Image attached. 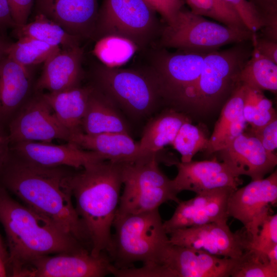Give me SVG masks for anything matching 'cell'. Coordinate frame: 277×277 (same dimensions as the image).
<instances>
[{
	"mask_svg": "<svg viewBox=\"0 0 277 277\" xmlns=\"http://www.w3.org/2000/svg\"><path fill=\"white\" fill-rule=\"evenodd\" d=\"M68 168L37 165L10 149L0 170V185L90 250L88 234L73 203V172Z\"/></svg>",
	"mask_w": 277,
	"mask_h": 277,
	"instance_id": "1",
	"label": "cell"
},
{
	"mask_svg": "<svg viewBox=\"0 0 277 277\" xmlns=\"http://www.w3.org/2000/svg\"><path fill=\"white\" fill-rule=\"evenodd\" d=\"M0 223L6 236L11 276L17 277L38 256L88 249L50 220L15 201L1 185Z\"/></svg>",
	"mask_w": 277,
	"mask_h": 277,
	"instance_id": "2",
	"label": "cell"
},
{
	"mask_svg": "<svg viewBox=\"0 0 277 277\" xmlns=\"http://www.w3.org/2000/svg\"><path fill=\"white\" fill-rule=\"evenodd\" d=\"M75 208L88 234L90 253L98 256L109 249L118 208L121 163L109 160L89 165L73 172L70 181Z\"/></svg>",
	"mask_w": 277,
	"mask_h": 277,
	"instance_id": "3",
	"label": "cell"
},
{
	"mask_svg": "<svg viewBox=\"0 0 277 277\" xmlns=\"http://www.w3.org/2000/svg\"><path fill=\"white\" fill-rule=\"evenodd\" d=\"M252 50L251 41L208 52L194 87L187 113L205 115L222 108L241 84V70Z\"/></svg>",
	"mask_w": 277,
	"mask_h": 277,
	"instance_id": "4",
	"label": "cell"
},
{
	"mask_svg": "<svg viewBox=\"0 0 277 277\" xmlns=\"http://www.w3.org/2000/svg\"><path fill=\"white\" fill-rule=\"evenodd\" d=\"M110 247L106 253L117 269L130 267L136 262L156 264L168 242L159 209L136 214L116 215Z\"/></svg>",
	"mask_w": 277,
	"mask_h": 277,
	"instance_id": "5",
	"label": "cell"
},
{
	"mask_svg": "<svg viewBox=\"0 0 277 277\" xmlns=\"http://www.w3.org/2000/svg\"><path fill=\"white\" fill-rule=\"evenodd\" d=\"M207 52L177 50L152 46L140 53L141 64L154 77L162 103L187 114L195 84Z\"/></svg>",
	"mask_w": 277,
	"mask_h": 277,
	"instance_id": "6",
	"label": "cell"
},
{
	"mask_svg": "<svg viewBox=\"0 0 277 277\" xmlns=\"http://www.w3.org/2000/svg\"><path fill=\"white\" fill-rule=\"evenodd\" d=\"M94 87L134 119L151 114L162 103L157 83L144 66L110 67L94 63L90 72Z\"/></svg>",
	"mask_w": 277,
	"mask_h": 277,
	"instance_id": "7",
	"label": "cell"
},
{
	"mask_svg": "<svg viewBox=\"0 0 277 277\" xmlns=\"http://www.w3.org/2000/svg\"><path fill=\"white\" fill-rule=\"evenodd\" d=\"M144 0H103L91 39L117 36L133 43L141 53L153 46L164 23Z\"/></svg>",
	"mask_w": 277,
	"mask_h": 277,
	"instance_id": "8",
	"label": "cell"
},
{
	"mask_svg": "<svg viewBox=\"0 0 277 277\" xmlns=\"http://www.w3.org/2000/svg\"><path fill=\"white\" fill-rule=\"evenodd\" d=\"M159 164L158 154L121 163L124 190L116 215L150 211L168 201L180 202L171 180L161 170Z\"/></svg>",
	"mask_w": 277,
	"mask_h": 277,
	"instance_id": "9",
	"label": "cell"
},
{
	"mask_svg": "<svg viewBox=\"0 0 277 277\" xmlns=\"http://www.w3.org/2000/svg\"><path fill=\"white\" fill-rule=\"evenodd\" d=\"M248 29L229 27L182 9L170 25L163 24L153 46L192 52H211L221 47L251 41Z\"/></svg>",
	"mask_w": 277,
	"mask_h": 277,
	"instance_id": "10",
	"label": "cell"
},
{
	"mask_svg": "<svg viewBox=\"0 0 277 277\" xmlns=\"http://www.w3.org/2000/svg\"><path fill=\"white\" fill-rule=\"evenodd\" d=\"M167 234L172 244L235 260L249 249L251 242L244 227L233 232L227 222L180 228Z\"/></svg>",
	"mask_w": 277,
	"mask_h": 277,
	"instance_id": "11",
	"label": "cell"
},
{
	"mask_svg": "<svg viewBox=\"0 0 277 277\" xmlns=\"http://www.w3.org/2000/svg\"><path fill=\"white\" fill-rule=\"evenodd\" d=\"M10 145L23 142H68L70 134L61 124L43 92L29 97L7 124Z\"/></svg>",
	"mask_w": 277,
	"mask_h": 277,
	"instance_id": "12",
	"label": "cell"
},
{
	"mask_svg": "<svg viewBox=\"0 0 277 277\" xmlns=\"http://www.w3.org/2000/svg\"><path fill=\"white\" fill-rule=\"evenodd\" d=\"M277 201V172L235 189L227 204L229 217L239 220L253 241Z\"/></svg>",
	"mask_w": 277,
	"mask_h": 277,
	"instance_id": "13",
	"label": "cell"
},
{
	"mask_svg": "<svg viewBox=\"0 0 277 277\" xmlns=\"http://www.w3.org/2000/svg\"><path fill=\"white\" fill-rule=\"evenodd\" d=\"M112 265L106 252L95 256L85 249L38 256L17 277H102L111 274Z\"/></svg>",
	"mask_w": 277,
	"mask_h": 277,
	"instance_id": "14",
	"label": "cell"
},
{
	"mask_svg": "<svg viewBox=\"0 0 277 277\" xmlns=\"http://www.w3.org/2000/svg\"><path fill=\"white\" fill-rule=\"evenodd\" d=\"M235 261L174 245L169 240L156 265L161 277H229Z\"/></svg>",
	"mask_w": 277,
	"mask_h": 277,
	"instance_id": "15",
	"label": "cell"
},
{
	"mask_svg": "<svg viewBox=\"0 0 277 277\" xmlns=\"http://www.w3.org/2000/svg\"><path fill=\"white\" fill-rule=\"evenodd\" d=\"M235 189L216 188L196 194L189 200L180 201L171 217L163 222L166 232L213 222H227L228 199Z\"/></svg>",
	"mask_w": 277,
	"mask_h": 277,
	"instance_id": "16",
	"label": "cell"
},
{
	"mask_svg": "<svg viewBox=\"0 0 277 277\" xmlns=\"http://www.w3.org/2000/svg\"><path fill=\"white\" fill-rule=\"evenodd\" d=\"M175 165L177 174L171 181L177 193L188 190L198 194L222 187L237 189L243 184L240 176L216 157L208 161L177 162Z\"/></svg>",
	"mask_w": 277,
	"mask_h": 277,
	"instance_id": "17",
	"label": "cell"
},
{
	"mask_svg": "<svg viewBox=\"0 0 277 277\" xmlns=\"http://www.w3.org/2000/svg\"><path fill=\"white\" fill-rule=\"evenodd\" d=\"M218 152L233 173L248 176L252 181L264 178L277 165L275 153L267 151L250 133L243 132Z\"/></svg>",
	"mask_w": 277,
	"mask_h": 277,
	"instance_id": "18",
	"label": "cell"
},
{
	"mask_svg": "<svg viewBox=\"0 0 277 277\" xmlns=\"http://www.w3.org/2000/svg\"><path fill=\"white\" fill-rule=\"evenodd\" d=\"M98 0H35L42 14L81 41L91 39L99 9Z\"/></svg>",
	"mask_w": 277,
	"mask_h": 277,
	"instance_id": "19",
	"label": "cell"
},
{
	"mask_svg": "<svg viewBox=\"0 0 277 277\" xmlns=\"http://www.w3.org/2000/svg\"><path fill=\"white\" fill-rule=\"evenodd\" d=\"M10 149L29 162L48 167L64 166L82 169L94 163L106 160L101 154L83 149L69 142L62 145L23 142L11 144Z\"/></svg>",
	"mask_w": 277,
	"mask_h": 277,
	"instance_id": "20",
	"label": "cell"
},
{
	"mask_svg": "<svg viewBox=\"0 0 277 277\" xmlns=\"http://www.w3.org/2000/svg\"><path fill=\"white\" fill-rule=\"evenodd\" d=\"M84 51L81 46L60 49L44 63L34 87L35 92L60 91L79 86L84 77Z\"/></svg>",
	"mask_w": 277,
	"mask_h": 277,
	"instance_id": "21",
	"label": "cell"
},
{
	"mask_svg": "<svg viewBox=\"0 0 277 277\" xmlns=\"http://www.w3.org/2000/svg\"><path fill=\"white\" fill-rule=\"evenodd\" d=\"M29 68L6 55L0 62V122L6 125L29 98Z\"/></svg>",
	"mask_w": 277,
	"mask_h": 277,
	"instance_id": "22",
	"label": "cell"
},
{
	"mask_svg": "<svg viewBox=\"0 0 277 277\" xmlns=\"http://www.w3.org/2000/svg\"><path fill=\"white\" fill-rule=\"evenodd\" d=\"M68 142L83 149L97 152L106 160L114 162H131L144 157L141 155L139 143L127 133L88 134L81 132L71 135Z\"/></svg>",
	"mask_w": 277,
	"mask_h": 277,
	"instance_id": "23",
	"label": "cell"
},
{
	"mask_svg": "<svg viewBox=\"0 0 277 277\" xmlns=\"http://www.w3.org/2000/svg\"><path fill=\"white\" fill-rule=\"evenodd\" d=\"M246 91V86L241 83L222 107L206 149L208 154L223 149L244 132L248 125L243 114Z\"/></svg>",
	"mask_w": 277,
	"mask_h": 277,
	"instance_id": "24",
	"label": "cell"
},
{
	"mask_svg": "<svg viewBox=\"0 0 277 277\" xmlns=\"http://www.w3.org/2000/svg\"><path fill=\"white\" fill-rule=\"evenodd\" d=\"M92 88L89 83L57 92H43L57 119L70 135L83 132V120Z\"/></svg>",
	"mask_w": 277,
	"mask_h": 277,
	"instance_id": "25",
	"label": "cell"
},
{
	"mask_svg": "<svg viewBox=\"0 0 277 277\" xmlns=\"http://www.w3.org/2000/svg\"><path fill=\"white\" fill-rule=\"evenodd\" d=\"M92 86L83 120V132L129 133V127L117 106L107 96Z\"/></svg>",
	"mask_w": 277,
	"mask_h": 277,
	"instance_id": "26",
	"label": "cell"
},
{
	"mask_svg": "<svg viewBox=\"0 0 277 277\" xmlns=\"http://www.w3.org/2000/svg\"><path fill=\"white\" fill-rule=\"evenodd\" d=\"M191 122L188 115L169 108L150 119L139 143L142 157L158 154L165 146L172 144L182 125Z\"/></svg>",
	"mask_w": 277,
	"mask_h": 277,
	"instance_id": "27",
	"label": "cell"
},
{
	"mask_svg": "<svg viewBox=\"0 0 277 277\" xmlns=\"http://www.w3.org/2000/svg\"><path fill=\"white\" fill-rule=\"evenodd\" d=\"M17 38H32L62 49L80 46L81 40L71 35L59 25L45 15L36 13L30 22L14 28Z\"/></svg>",
	"mask_w": 277,
	"mask_h": 277,
	"instance_id": "28",
	"label": "cell"
},
{
	"mask_svg": "<svg viewBox=\"0 0 277 277\" xmlns=\"http://www.w3.org/2000/svg\"><path fill=\"white\" fill-rule=\"evenodd\" d=\"M240 82L247 86L261 91L277 92V64L265 58L253 49L243 66Z\"/></svg>",
	"mask_w": 277,
	"mask_h": 277,
	"instance_id": "29",
	"label": "cell"
},
{
	"mask_svg": "<svg viewBox=\"0 0 277 277\" xmlns=\"http://www.w3.org/2000/svg\"><path fill=\"white\" fill-rule=\"evenodd\" d=\"M95 42L93 54L99 62L110 67H121L137 52L133 43L120 36H107Z\"/></svg>",
	"mask_w": 277,
	"mask_h": 277,
	"instance_id": "30",
	"label": "cell"
},
{
	"mask_svg": "<svg viewBox=\"0 0 277 277\" xmlns=\"http://www.w3.org/2000/svg\"><path fill=\"white\" fill-rule=\"evenodd\" d=\"M61 48L27 37H19L9 44L6 55L13 61L29 69L33 66L44 63Z\"/></svg>",
	"mask_w": 277,
	"mask_h": 277,
	"instance_id": "31",
	"label": "cell"
},
{
	"mask_svg": "<svg viewBox=\"0 0 277 277\" xmlns=\"http://www.w3.org/2000/svg\"><path fill=\"white\" fill-rule=\"evenodd\" d=\"M243 114L252 128L262 127L276 117L271 101L264 95L262 91L247 86Z\"/></svg>",
	"mask_w": 277,
	"mask_h": 277,
	"instance_id": "32",
	"label": "cell"
},
{
	"mask_svg": "<svg viewBox=\"0 0 277 277\" xmlns=\"http://www.w3.org/2000/svg\"><path fill=\"white\" fill-rule=\"evenodd\" d=\"M184 1L195 14L212 18L229 27L247 29L234 10L222 0Z\"/></svg>",
	"mask_w": 277,
	"mask_h": 277,
	"instance_id": "33",
	"label": "cell"
},
{
	"mask_svg": "<svg viewBox=\"0 0 277 277\" xmlns=\"http://www.w3.org/2000/svg\"><path fill=\"white\" fill-rule=\"evenodd\" d=\"M231 277H276L277 268L269 263L265 254L249 249L236 260Z\"/></svg>",
	"mask_w": 277,
	"mask_h": 277,
	"instance_id": "34",
	"label": "cell"
},
{
	"mask_svg": "<svg viewBox=\"0 0 277 277\" xmlns=\"http://www.w3.org/2000/svg\"><path fill=\"white\" fill-rule=\"evenodd\" d=\"M209 138L191 122L184 123L180 128L172 145L181 155V162L192 161L199 151L207 148Z\"/></svg>",
	"mask_w": 277,
	"mask_h": 277,
	"instance_id": "35",
	"label": "cell"
},
{
	"mask_svg": "<svg viewBox=\"0 0 277 277\" xmlns=\"http://www.w3.org/2000/svg\"><path fill=\"white\" fill-rule=\"evenodd\" d=\"M230 6L239 15L246 27L257 33L263 26L261 13L254 5L248 0H222Z\"/></svg>",
	"mask_w": 277,
	"mask_h": 277,
	"instance_id": "36",
	"label": "cell"
},
{
	"mask_svg": "<svg viewBox=\"0 0 277 277\" xmlns=\"http://www.w3.org/2000/svg\"><path fill=\"white\" fill-rule=\"evenodd\" d=\"M277 244V214H269L262 223L249 249L264 252Z\"/></svg>",
	"mask_w": 277,
	"mask_h": 277,
	"instance_id": "37",
	"label": "cell"
},
{
	"mask_svg": "<svg viewBox=\"0 0 277 277\" xmlns=\"http://www.w3.org/2000/svg\"><path fill=\"white\" fill-rule=\"evenodd\" d=\"M157 14L165 25L175 21L179 12L183 9L184 0H144Z\"/></svg>",
	"mask_w": 277,
	"mask_h": 277,
	"instance_id": "38",
	"label": "cell"
},
{
	"mask_svg": "<svg viewBox=\"0 0 277 277\" xmlns=\"http://www.w3.org/2000/svg\"><path fill=\"white\" fill-rule=\"evenodd\" d=\"M250 134L255 136L268 152L274 153L277 148V118L258 128L250 129Z\"/></svg>",
	"mask_w": 277,
	"mask_h": 277,
	"instance_id": "39",
	"label": "cell"
},
{
	"mask_svg": "<svg viewBox=\"0 0 277 277\" xmlns=\"http://www.w3.org/2000/svg\"><path fill=\"white\" fill-rule=\"evenodd\" d=\"M7 1L16 27L26 24L35 0Z\"/></svg>",
	"mask_w": 277,
	"mask_h": 277,
	"instance_id": "40",
	"label": "cell"
},
{
	"mask_svg": "<svg viewBox=\"0 0 277 277\" xmlns=\"http://www.w3.org/2000/svg\"><path fill=\"white\" fill-rule=\"evenodd\" d=\"M251 43L253 49L260 54L277 64V42L253 33Z\"/></svg>",
	"mask_w": 277,
	"mask_h": 277,
	"instance_id": "41",
	"label": "cell"
},
{
	"mask_svg": "<svg viewBox=\"0 0 277 277\" xmlns=\"http://www.w3.org/2000/svg\"><path fill=\"white\" fill-rule=\"evenodd\" d=\"M6 125L0 122V170L7 160L10 152V142Z\"/></svg>",
	"mask_w": 277,
	"mask_h": 277,
	"instance_id": "42",
	"label": "cell"
},
{
	"mask_svg": "<svg viewBox=\"0 0 277 277\" xmlns=\"http://www.w3.org/2000/svg\"><path fill=\"white\" fill-rule=\"evenodd\" d=\"M16 27L7 0H0V30Z\"/></svg>",
	"mask_w": 277,
	"mask_h": 277,
	"instance_id": "43",
	"label": "cell"
},
{
	"mask_svg": "<svg viewBox=\"0 0 277 277\" xmlns=\"http://www.w3.org/2000/svg\"><path fill=\"white\" fill-rule=\"evenodd\" d=\"M261 14L277 11V0H252Z\"/></svg>",
	"mask_w": 277,
	"mask_h": 277,
	"instance_id": "44",
	"label": "cell"
},
{
	"mask_svg": "<svg viewBox=\"0 0 277 277\" xmlns=\"http://www.w3.org/2000/svg\"><path fill=\"white\" fill-rule=\"evenodd\" d=\"M270 264L277 268V244L273 246L264 252Z\"/></svg>",
	"mask_w": 277,
	"mask_h": 277,
	"instance_id": "45",
	"label": "cell"
},
{
	"mask_svg": "<svg viewBox=\"0 0 277 277\" xmlns=\"http://www.w3.org/2000/svg\"><path fill=\"white\" fill-rule=\"evenodd\" d=\"M0 254L2 259H3L4 261L6 263L8 268V260H9L8 252L7 248L3 241V239L1 235V233H0Z\"/></svg>",
	"mask_w": 277,
	"mask_h": 277,
	"instance_id": "46",
	"label": "cell"
},
{
	"mask_svg": "<svg viewBox=\"0 0 277 277\" xmlns=\"http://www.w3.org/2000/svg\"><path fill=\"white\" fill-rule=\"evenodd\" d=\"M9 275L7 266L0 254V277L7 276Z\"/></svg>",
	"mask_w": 277,
	"mask_h": 277,
	"instance_id": "47",
	"label": "cell"
},
{
	"mask_svg": "<svg viewBox=\"0 0 277 277\" xmlns=\"http://www.w3.org/2000/svg\"><path fill=\"white\" fill-rule=\"evenodd\" d=\"M8 44L0 37V62L6 55V51Z\"/></svg>",
	"mask_w": 277,
	"mask_h": 277,
	"instance_id": "48",
	"label": "cell"
}]
</instances>
